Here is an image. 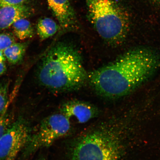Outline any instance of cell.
I'll return each mask as SVG.
<instances>
[{"label":"cell","mask_w":160,"mask_h":160,"mask_svg":"<svg viewBox=\"0 0 160 160\" xmlns=\"http://www.w3.org/2000/svg\"><path fill=\"white\" fill-rule=\"evenodd\" d=\"M39 160H45V159H40Z\"/></svg>","instance_id":"20"},{"label":"cell","mask_w":160,"mask_h":160,"mask_svg":"<svg viewBox=\"0 0 160 160\" xmlns=\"http://www.w3.org/2000/svg\"><path fill=\"white\" fill-rule=\"evenodd\" d=\"M93 28L110 45H119L127 37L131 26L128 12L118 0H85Z\"/></svg>","instance_id":"3"},{"label":"cell","mask_w":160,"mask_h":160,"mask_svg":"<svg viewBox=\"0 0 160 160\" xmlns=\"http://www.w3.org/2000/svg\"><path fill=\"white\" fill-rule=\"evenodd\" d=\"M9 82H0V116L7 112L8 105Z\"/></svg>","instance_id":"13"},{"label":"cell","mask_w":160,"mask_h":160,"mask_svg":"<svg viewBox=\"0 0 160 160\" xmlns=\"http://www.w3.org/2000/svg\"><path fill=\"white\" fill-rule=\"evenodd\" d=\"M29 0H0V7L25 5Z\"/></svg>","instance_id":"16"},{"label":"cell","mask_w":160,"mask_h":160,"mask_svg":"<svg viewBox=\"0 0 160 160\" xmlns=\"http://www.w3.org/2000/svg\"><path fill=\"white\" fill-rule=\"evenodd\" d=\"M7 69V66L5 62H0V75L5 73Z\"/></svg>","instance_id":"17"},{"label":"cell","mask_w":160,"mask_h":160,"mask_svg":"<svg viewBox=\"0 0 160 160\" xmlns=\"http://www.w3.org/2000/svg\"><path fill=\"white\" fill-rule=\"evenodd\" d=\"M32 13V9L25 5L10 6L0 9V30L8 28L18 20L26 19Z\"/></svg>","instance_id":"9"},{"label":"cell","mask_w":160,"mask_h":160,"mask_svg":"<svg viewBox=\"0 0 160 160\" xmlns=\"http://www.w3.org/2000/svg\"><path fill=\"white\" fill-rule=\"evenodd\" d=\"M153 1L157 2H160V0H153Z\"/></svg>","instance_id":"19"},{"label":"cell","mask_w":160,"mask_h":160,"mask_svg":"<svg viewBox=\"0 0 160 160\" xmlns=\"http://www.w3.org/2000/svg\"><path fill=\"white\" fill-rule=\"evenodd\" d=\"M37 76L42 85L59 92L79 89L89 77L79 52L64 42L57 43L42 58Z\"/></svg>","instance_id":"2"},{"label":"cell","mask_w":160,"mask_h":160,"mask_svg":"<svg viewBox=\"0 0 160 160\" xmlns=\"http://www.w3.org/2000/svg\"><path fill=\"white\" fill-rule=\"evenodd\" d=\"M63 32L74 31L78 26L77 16L70 0H47Z\"/></svg>","instance_id":"7"},{"label":"cell","mask_w":160,"mask_h":160,"mask_svg":"<svg viewBox=\"0 0 160 160\" xmlns=\"http://www.w3.org/2000/svg\"><path fill=\"white\" fill-rule=\"evenodd\" d=\"M7 113L0 116V139L11 124L9 116Z\"/></svg>","instance_id":"15"},{"label":"cell","mask_w":160,"mask_h":160,"mask_svg":"<svg viewBox=\"0 0 160 160\" xmlns=\"http://www.w3.org/2000/svg\"><path fill=\"white\" fill-rule=\"evenodd\" d=\"M71 129L70 119L63 113L49 116L42 121L38 131L32 134L23 150V157H27L40 148L50 147L56 140L67 135Z\"/></svg>","instance_id":"5"},{"label":"cell","mask_w":160,"mask_h":160,"mask_svg":"<svg viewBox=\"0 0 160 160\" xmlns=\"http://www.w3.org/2000/svg\"><path fill=\"white\" fill-rule=\"evenodd\" d=\"M32 134L29 122L23 117L18 118L0 139V160H14L29 142Z\"/></svg>","instance_id":"6"},{"label":"cell","mask_w":160,"mask_h":160,"mask_svg":"<svg viewBox=\"0 0 160 160\" xmlns=\"http://www.w3.org/2000/svg\"><path fill=\"white\" fill-rule=\"evenodd\" d=\"M116 130L102 124L88 131L75 142L71 160H119L121 145Z\"/></svg>","instance_id":"4"},{"label":"cell","mask_w":160,"mask_h":160,"mask_svg":"<svg viewBox=\"0 0 160 160\" xmlns=\"http://www.w3.org/2000/svg\"><path fill=\"white\" fill-rule=\"evenodd\" d=\"M37 32L41 41L52 37L57 32L59 27L53 20L49 18L40 19L37 25Z\"/></svg>","instance_id":"11"},{"label":"cell","mask_w":160,"mask_h":160,"mask_svg":"<svg viewBox=\"0 0 160 160\" xmlns=\"http://www.w3.org/2000/svg\"><path fill=\"white\" fill-rule=\"evenodd\" d=\"M61 113L69 118H74L79 123L87 122L97 116L98 111L95 106L86 102L71 101L62 105Z\"/></svg>","instance_id":"8"},{"label":"cell","mask_w":160,"mask_h":160,"mask_svg":"<svg viewBox=\"0 0 160 160\" xmlns=\"http://www.w3.org/2000/svg\"><path fill=\"white\" fill-rule=\"evenodd\" d=\"M27 42L12 44L3 51L6 60L12 65H17L22 61L27 51Z\"/></svg>","instance_id":"10"},{"label":"cell","mask_w":160,"mask_h":160,"mask_svg":"<svg viewBox=\"0 0 160 160\" xmlns=\"http://www.w3.org/2000/svg\"><path fill=\"white\" fill-rule=\"evenodd\" d=\"M160 65V57L157 52L147 48H138L95 70L89 77L99 94L114 98L134 89L151 77Z\"/></svg>","instance_id":"1"},{"label":"cell","mask_w":160,"mask_h":160,"mask_svg":"<svg viewBox=\"0 0 160 160\" xmlns=\"http://www.w3.org/2000/svg\"><path fill=\"white\" fill-rule=\"evenodd\" d=\"M6 59L3 51H0V62H5Z\"/></svg>","instance_id":"18"},{"label":"cell","mask_w":160,"mask_h":160,"mask_svg":"<svg viewBox=\"0 0 160 160\" xmlns=\"http://www.w3.org/2000/svg\"><path fill=\"white\" fill-rule=\"evenodd\" d=\"M12 27L16 37L21 40L31 38L34 34V30L31 23L26 19L16 21L12 25Z\"/></svg>","instance_id":"12"},{"label":"cell","mask_w":160,"mask_h":160,"mask_svg":"<svg viewBox=\"0 0 160 160\" xmlns=\"http://www.w3.org/2000/svg\"><path fill=\"white\" fill-rule=\"evenodd\" d=\"M15 42L14 37L10 34L0 33V51H3Z\"/></svg>","instance_id":"14"}]
</instances>
